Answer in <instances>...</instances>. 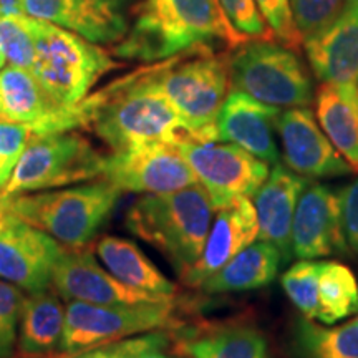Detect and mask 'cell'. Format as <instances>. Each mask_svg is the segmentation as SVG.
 I'll return each instance as SVG.
<instances>
[{
  "instance_id": "cell-1",
  "label": "cell",
  "mask_w": 358,
  "mask_h": 358,
  "mask_svg": "<svg viewBox=\"0 0 358 358\" xmlns=\"http://www.w3.org/2000/svg\"><path fill=\"white\" fill-rule=\"evenodd\" d=\"M214 38L234 47L248 40L229 25L216 0H145L115 53L127 60L163 62Z\"/></svg>"
},
{
  "instance_id": "cell-2",
  "label": "cell",
  "mask_w": 358,
  "mask_h": 358,
  "mask_svg": "<svg viewBox=\"0 0 358 358\" xmlns=\"http://www.w3.org/2000/svg\"><path fill=\"white\" fill-rule=\"evenodd\" d=\"M155 69L134 71L96 93L93 128L113 151L150 143L178 146L189 141L185 122L156 83Z\"/></svg>"
},
{
  "instance_id": "cell-3",
  "label": "cell",
  "mask_w": 358,
  "mask_h": 358,
  "mask_svg": "<svg viewBox=\"0 0 358 358\" xmlns=\"http://www.w3.org/2000/svg\"><path fill=\"white\" fill-rule=\"evenodd\" d=\"M214 211L208 191L196 182L179 191L141 196L128 209L124 226L163 254L181 279L203 254Z\"/></svg>"
},
{
  "instance_id": "cell-4",
  "label": "cell",
  "mask_w": 358,
  "mask_h": 358,
  "mask_svg": "<svg viewBox=\"0 0 358 358\" xmlns=\"http://www.w3.org/2000/svg\"><path fill=\"white\" fill-rule=\"evenodd\" d=\"M120 198L118 187L100 179L65 189L13 196L7 201V213L50 234L65 248L80 249L95 239Z\"/></svg>"
},
{
  "instance_id": "cell-5",
  "label": "cell",
  "mask_w": 358,
  "mask_h": 358,
  "mask_svg": "<svg viewBox=\"0 0 358 358\" xmlns=\"http://www.w3.org/2000/svg\"><path fill=\"white\" fill-rule=\"evenodd\" d=\"M116 64L82 35L35 19V55L30 71L60 105H78Z\"/></svg>"
},
{
  "instance_id": "cell-6",
  "label": "cell",
  "mask_w": 358,
  "mask_h": 358,
  "mask_svg": "<svg viewBox=\"0 0 358 358\" xmlns=\"http://www.w3.org/2000/svg\"><path fill=\"white\" fill-rule=\"evenodd\" d=\"M155 80L185 122L189 141H219L216 123L229 87L226 58L201 50L187 60L156 65Z\"/></svg>"
},
{
  "instance_id": "cell-7",
  "label": "cell",
  "mask_w": 358,
  "mask_h": 358,
  "mask_svg": "<svg viewBox=\"0 0 358 358\" xmlns=\"http://www.w3.org/2000/svg\"><path fill=\"white\" fill-rule=\"evenodd\" d=\"M234 90L275 108H302L313 100L310 75L292 48L272 40H245L227 58Z\"/></svg>"
},
{
  "instance_id": "cell-8",
  "label": "cell",
  "mask_w": 358,
  "mask_h": 358,
  "mask_svg": "<svg viewBox=\"0 0 358 358\" xmlns=\"http://www.w3.org/2000/svg\"><path fill=\"white\" fill-rule=\"evenodd\" d=\"M105 156L73 131L34 134L0 198L53 189L101 178Z\"/></svg>"
},
{
  "instance_id": "cell-9",
  "label": "cell",
  "mask_w": 358,
  "mask_h": 358,
  "mask_svg": "<svg viewBox=\"0 0 358 358\" xmlns=\"http://www.w3.org/2000/svg\"><path fill=\"white\" fill-rule=\"evenodd\" d=\"M173 299L131 306H96L70 301L65 308L60 355H75L155 330H173L181 324Z\"/></svg>"
},
{
  "instance_id": "cell-10",
  "label": "cell",
  "mask_w": 358,
  "mask_h": 358,
  "mask_svg": "<svg viewBox=\"0 0 358 358\" xmlns=\"http://www.w3.org/2000/svg\"><path fill=\"white\" fill-rule=\"evenodd\" d=\"M96 96L85 98L78 105H60L48 95L29 69L3 66L0 70V120L27 124L34 134L73 131L92 123Z\"/></svg>"
},
{
  "instance_id": "cell-11",
  "label": "cell",
  "mask_w": 358,
  "mask_h": 358,
  "mask_svg": "<svg viewBox=\"0 0 358 358\" xmlns=\"http://www.w3.org/2000/svg\"><path fill=\"white\" fill-rule=\"evenodd\" d=\"M178 148L208 191L214 209L243 196H254L268 176L267 163L232 143L185 141Z\"/></svg>"
},
{
  "instance_id": "cell-12",
  "label": "cell",
  "mask_w": 358,
  "mask_h": 358,
  "mask_svg": "<svg viewBox=\"0 0 358 358\" xmlns=\"http://www.w3.org/2000/svg\"><path fill=\"white\" fill-rule=\"evenodd\" d=\"M101 178L120 191L161 194L198 182L178 146L150 143L105 156Z\"/></svg>"
},
{
  "instance_id": "cell-13",
  "label": "cell",
  "mask_w": 358,
  "mask_h": 358,
  "mask_svg": "<svg viewBox=\"0 0 358 358\" xmlns=\"http://www.w3.org/2000/svg\"><path fill=\"white\" fill-rule=\"evenodd\" d=\"M62 248L32 224L6 213L0 219V279L29 294L50 289L53 266Z\"/></svg>"
},
{
  "instance_id": "cell-14",
  "label": "cell",
  "mask_w": 358,
  "mask_h": 358,
  "mask_svg": "<svg viewBox=\"0 0 358 358\" xmlns=\"http://www.w3.org/2000/svg\"><path fill=\"white\" fill-rule=\"evenodd\" d=\"M52 285L65 301L96 306H131V303L166 301L168 295H156L123 284L100 267L92 249H64L53 266Z\"/></svg>"
},
{
  "instance_id": "cell-15",
  "label": "cell",
  "mask_w": 358,
  "mask_h": 358,
  "mask_svg": "<svg viewBox=\"0 0 358 358\" xmlns=\"http://www.w3.org/2000/svg\"><path fill=\"white\" fill-rule=\"evenodd\" d=\"M133 0H19V10L82 35L92 43H115L129 30Z\"/></svg>"
},
{
  "instance_id": "cell-16",
  "label": "cell",
  "mask_w": 358,
  "mask_h": 358,
  "mask_svg": "<svg viewBox=\"0 0 358 358\" xmlns=\"http://www.w3.org/2000/svg\"><path fill=\"white\" fill-rule=\"evenodd\" d=\"M287 168L306 179L337 178L353 173L335 150L308 106L282 111L275 123Z\"/></svg>"
},
{
  "instance_id": "cell-17",
  "label": "cell",
  "mask_w": 358,
  "mask_h": 358,
  "mask_svg": "<svg viewBox=\"0 0 358 358\" xmlns=\"http://www.w3.org/2000/svg\"><path fill=\"white\" fill-rule=\"evenodd\" d=\"M290 244L292 256L297 259L350 252L342 229L338 192L325 185L303 187L294 213Z\"/></svg>"
},
{
  "instance_id": "cell-18",
  "label": "cell",
  "mask_w": 358,
  "mask_h": 358,
  "mask_svg": "<svg viewBox=\"0 0 358 358\" xmlns=\"http://www.w3.org/2000/svg\"><path fill=\"white\" fill-rule=\"evenodd\" d=\"M171 350L182 358H267V340L245 322H181L168 330Z\"/></svg>"
},
{
  "instance_id": "cell-19",
  "label": "cell",
  "mask_w": 358,
  "mask_h": 358,
  "mask_svg": "<svg viewBox=\"0 0 358 358\" xmlns=\"http://www.w3.org/2000/svg\"><path fill=\"white\" fill-rule=\"evenodd\" d=\"M216 211L199 261L181 277L187 287L198 289L201 282L216 274L259 237L256 208L248 196L231 201Z\"/></svg>"
},
{
  "instance_id": "cell-20",
  "label": "cell",
  "mask_w": 358,
  "mask_h": 358,
  "mask_svg": "<svg viewBox=\"0 0 358 358\" xmlns=\"http://www.w3.org/2000/svg\"><path fill=\"white\" fill-rule=\"evenodd\" d=\"M280 108L231 88L217 116L219 141L232 143L267 164L279 163L275 123Z\"/></svg>"
},
{
  "instance_id": "cell-21",
  "label": "cell",
  "mask_w": 358,
  "mask_h": 358,
  "mask_svg": "<svg viewBox=\"0 0 358 358\" xmlns=\"http://www.w3.org/2000/svg\"><path fill=\"white\" fill-rule=\"evenodd\" d=\"M308 65L322 83L358 82V3L347 2L325 29L303 38Z\"/></svg>"
},
{
  "instance_id": "cell-22",
  "label": "cell",
  "mask_w": 358,
  "mask_h": 358,
  "mask_svg": "<svg viewBox=\"0 0 358 358\" xmlns=\"http://www.w3.org/2000/svg\"><path fill=\"white\" fill-rule=\"evenodd\" d=\"M307 185L306 178L277 163L254 194L259 239L274 244L279 249L282 262H289L292 257V219L297 201Z\"/></svg>"
},
{
  "instance_id": "cell-23",
  "label": "cell",
  "mask_w": 358,
  "mask_h": 358,
  "mask_svg": "<svg viewBox=\"0 0 358 358\" xmlns=\"http://www.w3.org/2000/svg\"><path fill=\"white\" fill-rule=\"evenodd\" d=\"M65 330V308L60 295L50 289L24 299L17 335V350L24 357L60 353Z\"/></svg>"
},
{
  "instance_id": "cell-24",
  "label": "cell",
  "mask_w": 358,
  "mask_h": 358,
  "mask_svg": "<svg viewBox=\"0 0 358 358\" xmlns=\"http://www.w3.org/2000/svg\"><path fill=\"white\" fill-rule=\"evenodd\" d=\"M315 106L320 128L352 171L358 173L357 85L322 83L317 90Z\"/></svg>"
},
{
  "instance_id": "cell-25",
  "label": "cell",
  "mask_w": 358,
  "mask_h": 358,
  "mask_svg": "<svg viewBox=\"0 0 358 358\" xmlns=\"http://www.w3.org/2000/svg\"><path fill=\"white\" fill-rule=\"evenodd\" d=\"M280 262L279 249L266 241H259L241 250L216 274L201 282L198 289L204 294L214 295L266 287L275 279Z\"/></svg>"
},
{
  "instance_id": "cell-26",
  "label": "cell",
  "mask_w": 358,
  "mask_h": 358,
  "mask_svg": "<svg viewBox=\"0 0 358 358\" xmlns=\"http://www.w3.org/2000/svg\"><path fill=\"white\" fill-rule=\"evenodd\" d=\"M95 249L106 271L129 287L168 297L176 294V285L131 241L118 236H103Z\"/></svg>"
},
{
  "instance_id": "cell-27",
  "label": "cell",
  "mask_w": 358,
  "mask_h": 358,
  "mask_svg": "<svg viewBox=\"0 0 358 358\" xmlns=\"http://www.w3.org/2000/svg\"><path fill=\"white\" fill-rule=\"evenodd\" d=\"M358 313V280L350 267L337 261L320 262L319 322L334 325Z\"/></svg>"
},
{
  "instance_id": "cell-28",
  "label": "cell",
  "mask_w": 358,
  "mask_h": 358,
  "mask_svg": "<svg viewBox=\"0 0 358 358\" xmlns=\"http://www.w3.org/2000/svg\"><path fill=\"white\" fill-rule=\"evenodd\" d=\"M295 347L303 358H358V320L327 329L303 317L295 327Z\"/></svg>"
},
{
  "instance_id": "cell-29",
  "label": "cell",
  "mask_w": 358,
  "mask_h": 358,
  "mask_svg": "<svg viewBox=\"0 0 358 358\" xmlns=\"http://www.w3.org/2000/svg\"><path fill=\"white\" fill-rule=\"evenodd\" d=\"M0 47L13 66L29 69L35 55V19L25 13H0Z\"/></svg>"
},
{
  "instance_id": "cell-30",
  "label": "cell",
  "mask_w": 358,
  "mask_h": 358,
  "mask_svg": "<svg viewBox=\"0 0 358 358\" xmlns=\"http://www.w3.org/2000/svg\"><path fill=\"white\" fill-rule=\"evenodd\" d=\"M319 268L320 262L301 259L280 279L290 302L308 320L319 319Z\"/></svg>"
},
{
  "instance_id": "cell-31",
  "label": "cell",
  "mask_w": 358,
  "mask_h": 358,
  "mask_svg": "<svg viewBox=\"0 0 358 358\" xmlns=\"http://www.w3.org/2000/svg\"><path fill=\"white\" fill-rule=\"evenodd\" d=\"M24 292L0 279V358H10L15 350Z\"/></svg>"
},
{
  "instance_id": "cell-32",
  "label": "cell",
  "mask_w": 358,
  "mask_h": 358,
  "mask_svg": "<svg viewBox=\"0 0 358 358\" xmlns=\"http://www.w3.org/2000/svg\"><path fill=\"white\" fill-rule=\"evenodd\" d=\"M254 2L272 35L279 38L282 45L297 50L303 43V37L295 24L290 0H254Z\"/></svg>"
},
{
  "instance_id": "cell-33",
  "label": "cell",
  "mask_w": 358,
  "mask_h": 358,
  "mask_svg": "<svg viewBox=\"0 0 358 358\" xmlns=\"http://www.w3.org/2000/svg\"><path fill=\"white\" fill-rule=\"evenodd\" d=\"M345 3L347 0H290L295 24L303 38L332 24Z\"/></svg>"
},
{
  "instance_id": "cell-34",
  "label": "cell",
  "mask_w": 358,
  "mask_h": 358,
  "mask_svg": "<svg viewBox=\"0 0 358 358\" xmlns=\"http://www.w3.org/2000/svg\"><path fill=\"white\" fill-rule=\"evenodd\" d=\"M216 2L229 25L244 38H274L254 0H216Z\"/></svg>"
},
{
  "instance_id": "cell-35",
  "label": "cell",
  "mask_w": 358,
  "mask_h": 358,
  "mask_svg": "<svg viewBox=\"0 0 358 358\" xmlns=\"http://www.w3.org/2000/svg\"><path fill=\"white\" fill-rule=\"evenodd\" d=\"M32 136L34 129L27 124L0 120V192L7 186L13 169Z\"/></svg>"
},
{
  "instance_id": "cell-36",
  "label": "cell",
  "mask_w": 358,
  "mask_h": 358,
  "mask_svg": "<svg viewBox=\"0 0 358 358\" xmlns=\"http://www.w3.org/2000/svg\"><path fill=\"white\" fill-rule=\"evenodd\" d=\"M340 217L348 250L358 254V178L338 192Z\"/></svg>"
},
{
  "instance_id": "cell-37",
  "label": "cell",
  "mask_w": 358,
  "mask_h": 358,
  "mask_svg": "<svg viewBox=\"0 0 358 358\" xmlns=\"http://www.w3.org/2000/svg\"><path fill=\"white\" fill-rule=\"evenodd\" d=\"M60 358H122V343L113 342L108 345L90 348V350L75 353V355H60Z\"/></svg>"
},
{
  "instance_id": "cell-38",
  "label": "cell",
  "mask_w": 358,
  "mask_h": 358,
  "mask_svg": "<svg viewBox=\"0 0 358 358\" xmlns=\"http://www.w3.org/2000/svg\"><path fill=\"white\" fill-rule=\"evenodd\" d=\"M169 343H171V338H169V332H166L158 340V342H155L153 345L146 347L145 350L138 353L136 358H171L163 352L164 348L169 347Z\"/></svg>"
},
{
  "instance_id": "cell-39",
  "label": "cell",
  "mask_w": 358,
  "mask_h": 358,
  "mask_svg": "<svg viewBox=\"0 0 358 358\" xmlns=\"http://www.w3.org/2000/svg\"><path fill=\"white\" fill-rule=\"evenodd\" d=\"M6 213H7V201L0 199V219L6 216Z\"/></svg>"
},
{
  "instance_id": "cell-40",
  "label": "cell",
  "mask_w": 358,
  "mask_h": 358,
  "mask_svg": "<svg viewBox=\"0 0 358 358\" xmlns=\"http://www.w3.org/2000/svg\"><path fill=\"white\" fill-rule=\"evenodd\" d=\"M6 64H7V58H6V55H3L2 47H0V70H2L3 66H6Z\"/></svg>"
},
{
  "instance_id": "cell-41",
  "label": "cell",
  "mask_w": 358,
  "mask_h": 358,
  "mask_svg": "<svg viewBox=\"0 0 358 358\" xmlns=\"http://www.w3.org/2000/svg\"><path fill=\"white\" fill-rule=\"evenodd\" d=\"M20 358H60V355H58V357H24V355H22Z\"/></svg>"
},
{
  "instance_id": "cell-42",
  "label": "cell",
  "mask_w": 358,
  "mask_h": 358,
  "mask_svg": "<svg viewBox=\"0 0 358 358\" xmlns=\"http://www.w3.org/2000/svg\"><path fill=\"white\" fill-rule=\"evenodd\" d=\"M347 2H353V3H358V0H347Z\"/></svg>"
},
{
  "instance_id": "cell-43",
  "label": "cell",
  "mask_w": 358,
  "mask_h": 358,
  "mask_svg": "<svg viewBox=\"0 0 358 358\" xmlns=\"http://www.w3.org/2000/svg\"><path fill=\"white\" fill-rule=\"evenodd\" d=\"M355 320H358V313H357V317H355Z\"/></svg>"
},
{
  "instance_id": "cell-44",
  "label": "cell",
  "mask_w": 358,
  "mask_h": 358,
  "mask_svg": "<svg viewBox=\"0 0 358 358\" xmlns=\"http://www.w3.org/2000/svg\"><path fill=\"white\" fill-rule=\"evenodd\" d=\"M357 92H358V82H357Z\"/></svg>"
},
{
  "instance_id": "cell-45",
  "label": "cell",
  "mask_w": 358,
  "mask_h": 358,
  "mask_svg": "<svg viewBox=\"0 0 358 358\" xmlns=\"http://www.w3.org/2000/svg\"><path fill=\"white\" fill-rule=\"evenodd\" d=\"M0 199H2V198H0Z\"/></svg>"
}]
</instances>
